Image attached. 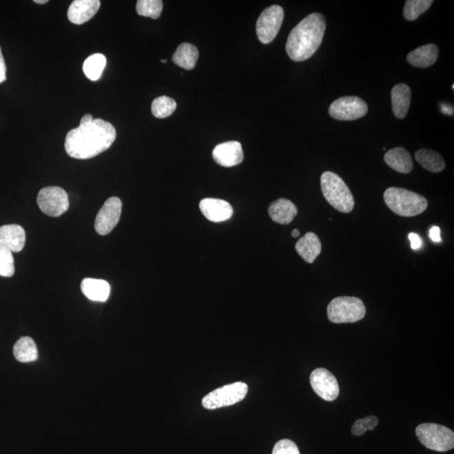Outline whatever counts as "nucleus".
Segmentation results:
<instances>
[{
	"label": "nucleus",
	"instance_id": "obj_25",
	"mask_svg": "<svg viewBox=\"0 0 454 454\" xmlns=\"http://www.w3.org/2000/svg\"><path fill=\"white\" fill-rule=\"evenodd\" d=\"M14 355L18 361L30 362L38 358V351L35 342L29 337L22 338L14 346Z\"/></svg>",
	"mask_w": 454,
	"mask_h": 454
},
{
	"label": "nucleus",
	"instance_id": "obj_35",
	"mask_svg": "<svg viewBox=\"0 0 454 454\" xmlns=\"http://www.w3.org/2000/svg\"><path fill=\"white\" fill-rule=\"evenodd\" d=\"M429 236L431 239L435 243H440L442 241L440 228L438 227H433L430 230Z\"/></svg>",
	"mask_w": 454,
	"mask_h": 454
},
{
	"label": "nucleus",
	"instance_id": "obj_21",
	"mask_svg": "<svg viewBox=\"0 0 454 454\" xmlns=\"http://www.w3.org/2000/svg\"><path fill=\"white\" fill-rule=\"evenodd\" d=\"M438 53L440 52H438L437 45L427 44L411 52L407 56V61L415 68H429L436 63Z\"/></svg>",
	"mask_w": 454,
	"mask_h": 454
},
{
	"label": "nucleus",
	"instance_id": "obj_30",
	"mask_svg": "<svg viewBox=\"0 0 454 454\" xmlns=\"http://www.w3.org/2000/svg\"><path fill=\"white\" fill-rule=\"evenodd\" d=\"M14 274V261L12 253L0 247V276L12 277Z\"/></svg>",
	"mask_w": 454,
	"mask_h": 454
},
{
	"label": "nucleus",
	"instance_id": "obj_31",
	"mask_svg": "<svg viewBox=\"0 0 454 454\" xmlns=\"http://www.w3.org/2000/svg\"><path fill=\"white\" fill-rule=\"evenodd\" d=\"M379 424V419L375 415H369V417L358 419L355 422L352 426V433L355 436H360L367 432L368 430L372 431Z\"/></svg>",
	"mask_w": 454,
	"mask_h": 454
},
{
	"label": "nucleus",
	"instance_id": "obj_9",
	"mask_svg": "<svg viewBox=\"0 0 454 454\" xmlns=\"http://www.w3.org/2000/svg\"><path fill=\"white\" fill-rule=\"evenodd\" d=\"M41 211L51 217H59L70 208L68 194L60 187L49 186L41 189L37 196Z\"/></svg>",
	"mask_w": 454,
	"mask_h": 454
},
{
	"label": "nucleus",
	"instance_id": "obj_16",
	"mask_svg": "<svg viewBox=\"0 0 454 454\" xmlns=\"http://www.w3.org/2000/svg\"><path fill=\"white\" fill-rule=\"evenodd\" d=\"M25 244V231L19 225H5L0 227V247L11 253H20Z\"/></svg>",
	"mask_w": 454,
	"mask_h": 454
},
{
	"label": "nucleus",
	"instance_id": "obj_22",
	"mask_svg": "<svg viewBox=\"0 0 454 454\" xmlns=\"http://www.w3.org/2000/svg\"><path fill=\"white\" fill-rule=\"evenodd\" d=\"M81 289L87 299L99 302H105L110 293L108 282L96 278H86L82 281Z\"/></svg>",
	"mask_w": 454,
	"mask_h": 454
},
{
	"label": "nucleus",
	"instance_id": "obj_34",
	"mask_svg": "<svg viewBox=\"0 0 454 454\" xmlns=\"http://www.w3.org/2000/svg\"><path fill=\"white\" fill-rule=\"evenodd\" d=\"M6 80V65L3 56L2 54L1 48H0V83L5 82Z\"/></svg>",
	"mask_w": 454,
	"mask_h": 454
},
{
	"label": "nucleus",
	"instance_id": "obj_4",
	"mask_svg": "<svg viewBox=\"0 0 454 454\" xmlns=\"http://www.w3.org/2000/svg\"><path fill=\"white\" fill-rule=\"evenodd\" d=\"M320 187L324 197L337 211L350 213L354 208V197L349 186L333 172H324L320 178Z\"/></svg>",
	"mask_w": 454,
	"mask_h": 454
},
{
	"label": "nucleus",
	"instance_id": "obj_26",
	"mask_svg": "<svg viewBox=\"0 0 454 454\" xmlns=\"http://www.w3.org/2000/svg\"><path fill=\"white\" fill-rule=\"evenodd\" d=\"M106 66V57L101 53H94L83 63V70L86 77L91 81H97L101 78Z\"/></svg>",
	"mask_w": 454,
	"mask_h": 454
},
{
	"label": "nucleus",
	"instance_id": "obj_28",
	"mask_svg": "<svg viewBox=\"0 0 454 454\" xmlns=\"http://www.w3.org/2000/svg\"><path fill=\"white\" fill-rule=\"evenodd\" d=\"M433 0H407L404 7V17L407 21H415L433 5Z\"/></svg>",
	"mask_w": 454,
	"mask_h": 454
},
{
	"label": "nucleus",
	"instance_id": "obj_7",
	"mask_svg": "<svg viewBox=\"0 0 454 454\" xmlns=\"http://www.w3.org/2000/svg\"><path fill=\"white\" fill-rule=\"evenodd\" d=\"M249 392V386L243 382L225 385L209 393L202 400V404L207 410L232 406L242 402Z\"/></svg>",
	"mask_w": 454,
	"mask_h": 454
},
{
	"label": "nucleus",
	"instance_id": "obj_24",
	"mask_svg": "<svg viewBox=\"0 0 454 454\" xmlns=\"http://www.w3.org/2000/svg\"><path fill=\"white\" fill-rule=\"evenodd\" d=\"M415 158L422 167L432 173H441L445 169L444 159L437 152L420 149L415 152Z\"/></svg>",
	"mask_w": 454,
	"mask_h": 454
},
{
	"label": "nucleus",
	"instance_id": "obj_18",
	"mask_svg": "<svg viewBox=\"0 0 454 454\" xmlns=\"http://www.w3.org/2000/svg\"><path fill=\"white\" fill-rule=\"evenodd\" d=\"M411 91L409 86L400 83L396 85L391 91V102L393 112L398 119H404L406 116L411 105Z\"/></svg>",
	"mask_w": 454,
	"mask_h": 454
},
{
	"label": "nucleus",
	"instance_id": "obj_6",
	"mask_svg": "<svg viewBox=\"0 0 454 454\" xmlns=\"http://www.w3.org/2000/svg\"><path fill=\"white\" fill-rule=\"evenodd\" d=\"M415 434L423 446L433 451L447 452L454 448V433L444 426L423 423L417 427Z\"/></svg>",
	"mask_w": 454,
	"mask_h": 454
},
{
	"label": "nucleus",
	"instance_id": "obj_23",
	"mask_svg": "<svg viewBox=\"0 0 454 454\" xmlns=\"http://www.w3.org/2000/svg\"><path fill=\"white\" fill-rule=\"evenodd\" d=\"M198 59H199V51L196 45L182 43L178 45L173 56V62L184 70H192L196 67Z\"/></svg>",
	"mask_w": 454,
	"mask_h": 454
},
{
	"label": "nucleus",
	"instance_id": "obj_1",
	"mask_svg": "<svg viewBox=\"0 0 454 454\" xmlns=\"http://www.w3.org/2000/svg\"><path fill=\"white\" fill-rule=\"evenodd\" d=\"M116 138V128L110 122L83 116L79 127L68 132L65 149L72 158L89 159L109 149Z\"/></svg>",
	"mask_w": 454,
	"mask_h": 454
},
{
	"label": "nucleus",
	"instance_id": "obj_19",
	"mask_svg": "<svg viewBox=\"0 0 454 454\" xmlns=\"http://www.w3.org/2000/svg\"><path fill=\"white\" fill-rule=\"evenodd\" d=\"M384 162L400 174H409L413 169V161L410 152L404 147H395L384 155Z\"/></svg>",
	"mask_w": 454,
	"mask_h": 454
},
{
	"label": "nucleus",
	"instance_id": "obj_5",
	"mask_svg": "<svg viewBox=\"0 0 454 454\" xmlns=\"http://www.w3.org/2000/svg\"><path fill=\"white\" fill-rule=\"evenodd\" d=\"M365 314L364 304L357 297H337L327 307L328 319L336 324L357 322L364 319Z\"/></svg>",
	"mask_w": 454,
	"mask_h": 454
},
{
	"label": "nucleus",
	"instance_id": "obj_32",
	"mask_svg": "<svg viewBox=\"0 0 454 454\" xmlns=\"http://www.w3.org/2000/svg\"><path fill=\"white\" fill-rule=\"evenodd\" d=\"M273 454H300L295 442L289 440L278 442L273 449Z\"/></svg>",
	"mask_w": 454,
	"mask_h": 454
},
{
	"label": "nucleus",
	"instance_id": "obj_3",
	"mask_svg": "<svg viewBox=\"0 0 454 454\" xmlns=\"http://www.w3.org/2000/svg\"><path fill=\"white\" fill-rule=\"evenodd\" d=\"M385 204L396 215L412 217L426 211L429 202L425 197L410 190L391 187L384 193Z\"/></svg>",
	"mask_w": 454,
	"mask_h": 454
},
{
	"label": "nucleus",
	"instance_id": "obj_39",
	"mask_svg": "<svg viewBox=\"0 0 454 454\" xmlns=\"http://www.w3.org/2000/svg\"><path fill=\"white\" fill-rule=\"evenodd\" d=\"M161 62L165 63H167V60H161Z\"/></svg>",
	"mask_w": 454,
	"mask_h": 454
},
{
	"label": "nucleus",
	"instance_id": "obj_13",
	"mask_svg": "<svg viewBox=\"0 0 454 454\" xmlns=\"http://www.w3.org/2000/svg\"><path fill=\"white\" fill-rule=\"evenodd\" d=\"M212 156L220 166L229 167L238 165L244 158L242 144L236 141L220 143L214 148Z\"/></svg>",
	"mask_w": 454,
	"mask_h": 454
},
{
	"label": "nucleus",
	"instance_id": "obj_12",
	"mask_svg": "<svg viewBox=\"0 0 454 454\" xmlns=\"http://www.w3.org/2000/svg\"><path fill=\"white\" fill-rule=\"evenodd\" d=\"M310 382L313 391L327 402H333L339 395L337 379L330 371L324 368L316 369L311 373Z\"/></svg>",
	"mask_w": 454,
	"mask_h": 454
},
{
	"label": "nucleus",
	"instance_id": "obj_2",
	"mask_svg": "<svg viewBox=\"0 0 454 454\" xmlns=\"http://www.w3.org/2000/svg\"><path fill=\"white\" fill-rule=\"evenodd\" d=\"M327 28L325 17L319 13L309 14L291 30L286 43V52L295 62L310 59L322 43Z\"/></svg>",
	"mask_w": 454,
	"mask_h": 454
},
{
	"label": "nucleus",
	"instance_id": "obj_8",
	"mask_svg": "<svg viewBox=\"0 0 454 454\" xmlns=\"http://www.w3.org/2000/svg\"><path fill=\"white\" fill-rule=\"evenodd\" d=\"M284 17L283 8L280 6H272L262 11L256 25L258 40L262 44L272 43L277 37L283 23Z\"/></svg>",
	"mask_w": 454,
	"mask_h": 454
},
{
	"label": "nucleus",
	"instance_id": "obj_15",
	"mask_svg": "<svg viewBox=\"0 0 454 454\" xmlns=\"http://www.w3.org/2000/svg\"><path fill=\"white\" fill-rule=\"evenodd\" d=\"M100 7V0H75L68 8V20L75 25L85 24L94 17Z\"/></svg>",
	"mask_w": 454,
	"mask_h": 454
},
{
	"label": "nucleus",
	"instance_id": "obj_38",
	"mask_svg": "<svg viewBox=\"0 0 454 454\" xmlns=\"http://www.w3.org/2000/svg\"><path fill=\"white\" fill-rule=\"evenodd\" d=\"M34 2L40 3V5H44V3H48V0H35Z\"/></svg>",
	"mask_w": 454,
	"mask_h": 454
},
{
	"label": "nucleus",
	"instance_id": "obj_20",
	"mask_svg": "<svg viewBox=\"0 0 454 454\" xmlns=\"http://www.w3.org/2000/svg\"><path fill=\"white\" fill-rule=\"evenodd\" d=\"M296 250L305 262L312 263L322 253V243L316 234L307 232L296 244Z\"/></svg>",
	"mask_w": 454,
	"mask_h": 454
},
{
	"label": "nucleus",
	"instance_id": "obj_36",
	"mask_svg": "<svg viewBox=\"0 0 454 454\" xmlns=\"http://www.w3.org/2000/svg\"><path fill=\"white\" fill-rule=\"evenodd\" d=\"M441 112L447 116H453V106L449 104H441Z\"/></svg>",
	"mask_w": 454,
	"mask_h": 454
},
{
	"label": "nucleus",
	"instance_id": "obj_11",
	"mask_svg": "<svg viewBox=\"0 0 454 454\" xmlns=\"http://www.w3.org/2000/svg\"><path fill=\"white\" fill-rule=\"evenodd\" d=\"M122 209V202L117 197L107 200L95 219V231L98 234L105 236L116 227L119 223Z\"/></svg>",
	"mask_w": 454,
	"mask_h": 454
},
{
	"label": "nucleus",
	"instance_id": "obj_17",
	"mask_svg": "<svg viewBox=\"0 0 454 454\" xmlns=\"http://www.w3.org/2000/svg\"><path fill=\"white\" fill-rule=\"evenodd\" d=\"M297 208L292 201L286 199H278L269 205V214L274 223L281 225H288L292 223L297 216Z\"/></svg>",
	"mask_w": 454,
	"mask_h": 454
},
{
	"label": "nucleus",
	"instance_id": "obj_37",
	"mask_svg": "<svg viewBox=\"0 0 454 454\" xmlns=\"http://www.w3.org/2000/svg\"><path fill=\"white\" fill-rule=\"evenodd\" d=\"M291 235L293 238H298V236H300V231L298 230V229H293Z\"/></svg>",
	"mask_w": 454,
	"mask_h": 454
},
{
	"label": "nucleus",
	"instance_id": "obj_27",
	"mask_svg": "<svg viewBox=\"0 0 454 454\" xmlns=\"http://www.w3.org/2000/svg\"><path fill=\"white\" fill-rule=\"evenodd\" d=\"M177 108V103L170 97L156 98L152 104V113L156 118L163 119L173 114Z\"/></svg>",
	"mask_w": 454,
	"mask_h": 454
},
{
	"label": "nucleus",
	"instance_id": "obj_29",
	"mask_svg": "<svg viewBox=\"0 0 454 454\" xmlns=\"http://www.w3.org/2000/svg\"><path fill=\"white\" fill-rule=\"evenodd\" d=\"M163 7L161 0H139L136 3V12L142 17L156 20L161 15Z\"/></svg>",
	"mask_w": 454,
	"mask_h": 454
},
{
	"label": "nucleus",
	"instance_id": "obj_10",
	"mask_svg": "<svg viewBox=\"0 0 454 454\" xmlns=\"http://www.w3.org/2000/svg\"><path fill=\"white\" fill-rule=\"evenodd\" d=\"M368 113V105L361 98L346 96L339 98L330 105V116L338 121L360 119Z\"/></svg>",
	"mask_w": 454,
	"mask_h": 454
},
{
	"label": "nucleus",
	"instance_id": "obj_14",
	"mask_svg": "<svg viewBox=\"0 0 454 454\" xmlns=\"http://www.w3.org/2000/svg\"><path fill=\"white\" fill-rule=\"evenodd\" d=\"M200 209L205 218L212 223H223L234 215V209L227 201L206 198L200 203Z\"/></svg>",
	"mask_w": 454,
	"mask_h": 454
},
{
	"label": "nucleus",
	"instance_id": "obj_33",
	"mask_svg": "<svg viewBox=\"0 0 454 454\" xmlns=\"http://www.w3.org/2000/svg\"><path fill=\"white\" fill-rule=\"evenodd\" d=\"M409 239L412 249L417 250L422 246V239L420 238V236L417 234L411 232V234H409Z\"/></svg>",
	"mask_w": 454,
	"mask_h": 454
}]
</instances>
